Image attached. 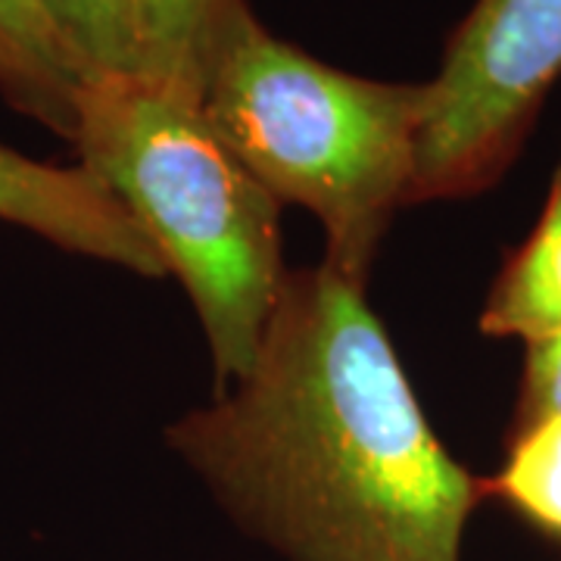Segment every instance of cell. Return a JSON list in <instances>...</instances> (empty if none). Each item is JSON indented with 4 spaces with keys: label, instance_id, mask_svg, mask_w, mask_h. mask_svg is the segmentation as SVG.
Wrapping results in <instances>:
<instances>
[{
    "label": "cell",
    "instance_id": "obj_5",
    "mask_svg": "<svg viewBox=\"0 0 561 561\" xmlns=\"http://www.w3.org/2000/svg\"><path fill=\"white\" fill-rule=\"evenodd\" d=\"M0 219L69 253L165 278L169 265L147 231L81 165H50L0 144Z\"/></svg>",
    "mask_w": 561,
    "mask_h": 561
},
{
    "label": "cell",
    "instance_id": "obj_11",
    "mask_svg": "<svg viewBox=\"0 0 561 561\" xmlns=\"http://www.w3.org/2000/svg\"><path fill=\"white\" fill-rule=\"evenodd\" d=\"M561 415V328L540 341L527 343L524 381L515 405L512 434L527 431L537 421Z\"/></svg>",
    "mask_w": 561,
    "mask_h": 561
},
{
    "label": "cell",
    "instance_id": "obj_3",
    "mask_svg": "<svg viewBox=\"0 0 561 561\" xmlns=\"http://www.w3.org/2000/svg\"><path fill=\"white\" fill-rule=\"evenodd\" d=\"M201 106L275 201L321 221L324 265L365 284L409 203L424 84L334 69L268 35L241 0L206 60Z\"/></svg>",
    "mask_w": 561,
    "mask_h": 561
},
{
    "label": "cell",
    "instance_id": "obj_2",
    "mask_svg": "<svg viewBox=\"0 0 561 561\" xmlns=\"http://www.w3.org/2000/svg\"><path fill=\"white\" fill-rule=\"evenodd\" d=\"M88 169L157 243L201 316L219 390L253 368L284 287L278 206L219 138L201 98L140 76L81 84Z\"/></svg>",
    "mask_w": 561,
    "mask_h": 561
},
{
    "label": "cell",
    "instance_id": "obj_9",
    "mask_svg": "<svg viewBox=\"0 0 561 561\" xmlns=\"http://www.w3.org/2000/svg\"><path fill=\"white\" fill-rule=\"evenodd\" d=\"M81 79L135 76L138 41L128 0H35Z\"/></svg>",
    "mask_w": 561,
    "mask_h": 561
},
{
    "label": "cell",
    "instance_id": "obj_10",
    "mask_svg": "<svg viewBox=\"0 0 561 561\" xmlns=\"http://www.w3.org/2000/svg\"><path fill=\"white\" fill-rule=\"evenodd\" d=\"M481 490L515 505L546 534L561 537V415L512 434L502 471L493 481H481Z\"/></svg>",
    "mask_w": 561,
    "mask_h": 561
},
{
    "label": "cell",
    "instance_id": "obj_4",
    "mask_svg": "<svg viewBox=\"0 0 561 561\" xmlns=\"http://www.w3.org/2000/svg\"><path fill=\"white\" fill-rule=\"evenodd\" d=\"M561 76V0H478L424 81L409 203L481 194L518 157Z\"/></svg>",
    "mask_w": 561,
    "mask_h": 561
},
{
    "label": "cell",
    "instance_id": "obj_7",
    "mask_svg": "<svg viewBox=\"0 0 561 561\" xmlns=\"http://www.w3.org/2000/svg\"><path fill=\"white\" fill-rule=\"evenodd\" d=\"M561 328V162L534 234L508 256L481 316L490 337L540 341Z\"/></svg>",
    "mask_w": 561,
    "mask_h": 561
},
{
    "label": "cell",
    "instance_id": "obj_8",
    "mask_svg": "<svg viewBox=\"0 0 561 561\" xmlns=\"http://www.w3.org/2000/svg\"><path fill=\"white\" fill-rule=\"evenodd\" d=\"M140 79L201 98L206 60L241 0H128Z\"/></svg>",
    "mask_w": 561,
    "mask_h": 561
},
{
    "label": "cell",
    "instance_id": "obj_1",
    "mask_svg": "<svg viewBox=\"0 0 561 561\" xmlns=\"http://www.w3.org/2000/svg\"><path fill=\"white\" fill-rule=\"evenodd\" d=\"M169 427L284 561H461L481 481L434 437L365 284L287 272L253 368Z\"/></svg>",
    "mask_w": 561,
    "mask_h": 561
},
{
    "label": "cell",
    "instance_id": "obj_6",
    "mask_svg": "<svg viewBox=\"0 0 561 561\" xmlns=\"http://www.w3.org/2000/svg\"><path fill=\"white\" fill-rule=\"evenodd\" d=\"M81 72L35 0H0L3 98L72 140Z\"/></svg>",
    "mask_w": 561,
    "mask_h": 561
}]
</instances>
